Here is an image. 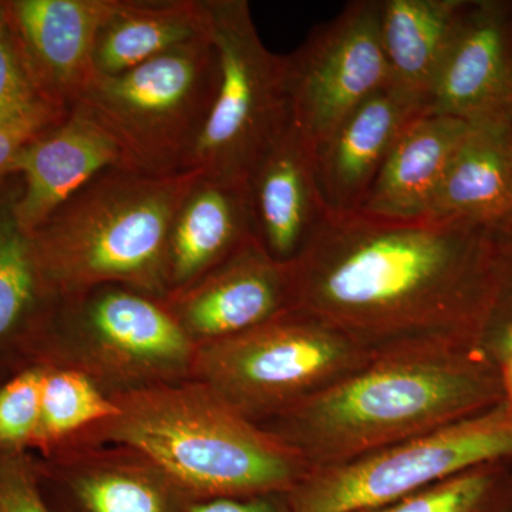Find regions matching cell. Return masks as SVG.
<instances>
[{"instance_id":"obj_4","label":"cell","mask_w":512,"mask_h":512,"mask_svg":"<svg viewBox=\"0 0 512 512\" xmlns=\"http://www.w3.org/2000/svg\"><path fill=\"white\" fill-rule=\"evenodd\" d=\"M201 171L146 175L109 168L32 232L43 284L63 299L101 285L167 298V252L178 208Z\"/></svg>"},{"instance_id":"obj_34","label":"cell","mask_w":512,"mask_h":512,"mask_svg":"<svg viewBox=\"0 0 512 512\" xmlns=\"http://www.w3.org/2000/svg\"><path fill=\"white\" fill-rule=\"evenodd\" d=\"M508 512H512V501H511L510 508H508Z\"/></svg>"},{"instance_id":"obj_11","label":"cell","mask_w":512,"mask_h":512,"mask_svg":"<svg viewBox=\"0 0 512 512\" xmlns=\"http://www.w3.org/2000/svg\"><path fill=\"white\" fill-rule=\"evenodd\" d=\"M52 512H187L192 498L137 448L73 443L36 458Z\"/></svg>"},{"instance_id":"obj_16","label":"cell","mask_w":512,"mask_h":512,"mask_svg":"<svg viewBox=\"0 0 512 512\" xmlns=\"http://www.w3.org/2000/svg\"><path fill=\"white\" fill-rule=\"evenodd\" d=\"M245 185L256 242L289 264L329 212L316 177L315 143L291 123Z\"/></svg>"},{"instance_id":"obj_30","label":"cell","mask_w":512,"mask_h":512,"mask_svg":"<svg viewBox=\"0 0 512 512\" xmlns=\"http://www.w3.org/2000/svg\"><path fill=\"white\" fill-rule=\"evenodd\" d=\"M69 113H43L30 119L0 126V177L8 175L13 161L33 138L55 126Z\"/></svg>"},{"instance_id":"obj_2","label":"cell","mask_w":512,"mask_h":512,"mask_svg":"<svg viewBox=\"0 0 512 512\" xmlns=\"http://www.w3.org/2000/svg\"><path fill=\"white\" fill-rule=\"evenodd\" d=\"M495 367L470 346L377 357L258 424L313 468L336 466L503 403Z\"/></svg>"},{"instance_id":"obj_22","label":"cell","mask_w":512,"mask_h":512,"mask_svg":"<svg viewBox=\"0 0 512 512\" xmlns=\"http://www.w3.org/2000/svg\"><path fill=\"white\" fill-rule=\"evenodd\" d=\"M208 0H114L94 47L97 76H114L211 35Z\"/></svg>"},{"instance_id":"obj_19","label":"cell","mask_w":512,"mask_h":512,"mask_svg":"<svg viewBox=\"0 0 512 512\" xmlns=\"http://www.w3.org/2000/svg\"><path fill=\"white\" fill-rule=\"evenodd\" d=\"M510 107L468 120L426 218L493 228L512 221Z\"/></svg>"},{"instance_id":"obj_27","label":"cell","mask_w":512,"mask_h":512,"mask_svg":"<svg viewBox=\"0 0 512 512\" xmlns=\"http://www.w3.org/2000/svg\"><path fill=\"white\" fill-rule=\"evenodd\" d=\"M53 111L69 113L46 99L6 16L0 26V126Z\"/></svg>"},{"instance_id":"obj_5","label":"cell","mask_w":512,"mask_h":512,"mask_svg":"<svg viewBox=\"0 0 512 512\" xmlns=\"http://www.w3.org/2000/svg\"><path fill=\"white\" fill-rule=\"evenodd\" d=\"M195 355L161 299L111 284L57 301L35 365L82 373L114 399L191 380Z\"/></svg>"},{"instance_id":"obj_28","label":"cell","mask_w":512,"mask_h":512,"mask_svg":"<svg viewBox=\"0 0 512 512\" xmlns=\"http://www.w3.org/2000/svg\"><path fill=\"white\" fill-rule=\"evenodd\" d=\"M45 366L23 367L0 380V450L29 451L35 444Z\"/></svg>"},{"instance_id":"obj_15","label":"cell","mask_w":512,"mask_h":512,"mask_svg":"<svg viewBox=\"0 0 512 512\" xmlns=\"http://www.w3.org/2000/svg\"><path fill=\"white\" fill-rule=\"evenodd\" d=\"M426 101L396 84L367 97L315 144L316 177L329 212L359 211L404 127Z\"/></svg>"},{"instance_id":"obj_10","label":"cell","mask_w":512,"mask_h":512,"mask_svg":"<svg viewBox=\"0 0 512 512\" xmlns=\"http://www.w3.org/2000/svg\"><path fill=\"white\" fill-rule=\"evenodd\" d=\"M292 124L319 143L367 97L392 84L379 0H355L285 56Z\"/></svg>"},{"instance_id":"obj_20","label":"cell","mask_w":512,"mask_h":512,"mask_svg":"<svg viewBox=\"0 0 512 512\" xmlns=\"http://www.w3.org/2000/svg\"><path fill=\"white\" fill-rule=\"evenodd\" d=\"M468 121L423 113L410 121L359 211L394 220L426 218Z\"/></svg>"},{"instance_id":"obj_32","label":"cell","mask_w":512,"mask_h":512,"mask_svg":"<svg viewBox=\"0 0 512 512\" xmlns=\"http://www.w3.org/2000/svg\"><path fill=\"white\" fill-rule=\"evenodd\" d=\"M6 20V5H3V3H0V26L5 23Z\"/></svg>"},{"instance_id":"obj_1","label":"cell","mask_w":512,"mask_h":512,"mask_svg":"<svg viewBox=\"0 0 512 512\" xmlns=\"http://www.w3.org/2000/svg\"><path fill=\"white\" fill-rule=\"evenodd\" d=\"M491 234L468 221L328 212L288 264L292 309L338 329L372 359L474 348Z\"/></svg>"},{"instance_id":"obj_9","label":"cell","mask_w":512,"mask_h":512,"mask_svg":"<svg viewBox=\"0 0 512 512\" xmlns=\"http://www.w3.org/2000/svg\"><path fill=\"white\" fill-rule=\"evenodd\" d=\"M501 460H512V404L507 400L376 453L313 468L288 500L292 512L369 510Z\"/></svg>"},{"instance_id":"obj_33","label":"cell","mask_w":512,"mask_h":512,"mask_svg":"<svg viewBox=\"0 0 512 512\" xmlns=\"http://www.w3.org/2000/svg\"><path fill=\"white\" fill-rule=\"evenodd\" d=\"M508 127H510V141H511V150H512V104L510 107V114H508Z\"/></svg>"},{"instance_id":"obj_13","label":"cell","mask_w":512,"mask_h":512,"mask_svg":"<svg viewBox=\"0 0 512 512\" xmlns=\"http://www.w3.org/2000/svg\"><path fill=\"white\" fill-rule=\"evenodd\" d=\"M512 104V2L468 0L427 113L474 120Z\"/></svg>"},{"instance_id":"obj_24","label":"cell","mask_w":512,"mask_h":512,"mask_svg":"<svg viewBox=\"0 0 512 512\" xmlns=\"http://www.w3.org/2000/svg\"><path fill=\"white\" fill-rule=\"evenodd\" d=\"M43 366L42 404L33 448L47 456L116 416L119 407L82 373Z\"/></svg>"},{"instance_id":"obj_7","label":"cell","mask_w":512,"mask_h":512,"mask_svg":"<svg viewBox=\"0 0 512 512\" xmlns=\"http://www.w3.org/2000/svg\"><path fill=\"white\" fill-rule=\"evenodd\" d=\"M370 360L338 329L289 309L241 335L197 348L192 380L262 424L325 392Z\"/></svg>"},{"instance_id":"obj_8","label":"cell","mask_w":512,"mask_h":512,"mask_svg":"<svg viewBox=\"0 0 512 512\" xmlns=\"http://www.w3.org/2000/svg\"><path fill=\"white\" fill-rule=\"evenodd\" d=\"M220 80L190 170L247 183L291 126L285 56L266 49L247 0H208Z\"/></svg>"},{"instance_id":"obj_21","label":"cell","mask_w":512,"mask_h":512,"mask_svg":"<svg viewBox=\"0 0 512 512\" xmlns=\"http://www.w3.org/2000/svg\"><path fill=\"white\" fill-rule=\"evenodd\" d=\"M19 197L0 202V366L16 373L35 365V353L57 299L37 265L32 234L19 224Z\"/></svg>"},{"instance_id":"obj_23","label":"cell","mask_w":512,"mask_h":512,"mask_svg":"<svg viewBox=\"0 0 512 512\" xmlns=\"http://www.w3.org/2000/svg\"><path fill=\"white\" fill-rule=\"evenodd\" d=\"M468 0H379L380 40L392 83L429 101Z\"/></svg>"},{"instance_id":"obj_6","label":"cell","mask_w":512,"mask_h":512,"mask_svg":"<svg viewBox=\"0 0 512 512\" xmlns=\"http://www.w3.org/2000/svg\"><path fill=\"white\" fill-rule=\"evenodd\" d=\"M220 80L210 36L126 72L97 76L79 103L116 141L123 170L173 175L190 170ZM73 107V109H74Z\"/></svg>"},{"instance_id":"obj_25","label":"cell","mask_w":512,"mask_h":512,"mask_svg":"<svg viewBox=\"0 0 512 512\" xmlns=\"http://www.w3.org/2000/svg\"><path fill=\"white\" fill-rule=\"evenodd\" d=\"M474 348L495 367L512 404V221L493 228L487 288Z\"/></svg>"},{"instance_id":"obj_26","label":"cell","mask_w":512,"mask_h":512,"mask_svg":"<svg viewBox=\"0 0 512 512\" xmlns=\"http://www.w3.org/2000/svg\"><path fill=\"white\" fill-rule=\"evenodd\" d=\"M512 460L481 464L393 501L357 512H508Z\"/></svg>"},{"instance_id":"obj_17","label":"cell","mask_w":512,"mask_h":512,"mask_svg":"<svg viewBox=\"0 0 512 512\" xmlns=\"http://www.w3.org/2000/svg\"><path fill=\"white\" fill-rule=\"evenodd\" d=\"M121 165L116 141L74 107L62 121L33 138L10 167L9 174L23 177L15 205L19 224L32 234L93 178Z\"/></svg>"},{"instance_id":"obj_14","label":"cell","mask_w":512,"mask_h":512,"mask_svg":"<svg viewBox=\"0 0 512 512\" xmlns=\"http://www.w3.org/2000/svg\"><path fill=\"white\" fill-rule=\"evenodd\" d=\"M114 0H18L6 16L50 103L70 111L92 86L94 47Z\"/></svg>"},{"instance_id":"obj_3","label":"cell","mask_w":512,"mask_h":512,"mask_svg":"<svg viewBox=\"0 0 512 512\" xmlns=\"http://www.w3.org/2000/svg\"><path fill=\"white\" fill-rule=\"evenodd\" d=\"M113 400L119 413L69 444L137 448L192 501L289 494L312 471L301 454L197 380Z\"/></svg>"},{"instance_id":"obj_29","label":"cell","mask_w":512,"mask_h":512,"mask_svg":"<svg viewBox=\"0 0 512 512\" xmlns=\"http://www.w3.org/2000/svg\"><path fill=\"white\" fill-rule=\"evenodd\" d=\"M0 512H52L29 451L0 450Z\"/></svg>"},{"instance_id":"obj_31","label":"cell","mask_w":512,"mask_h":512,"mask_svg":"<svg viewBox=\"0 0 512 512\" xmlns=\"http://www.w3.org/2000/svg\"><path fill=\"white\" fill-rule=\"evenodd\" d=\"M187 512H292L288 494L194 501Z\"/></svg>"},{"instance_id":"obj_18","label":"cell","mask_w":512,"mask_h":512,"mask_svg":"<svg viewBox=\"0 0 512 512\" xmlns=\"http://www.w3.org/2000/svg\"><path fill=\"white\" fill-rule=\"evenodd\" d=\"M252 241L256 239L247 185L201 174L178 208L171 227L168 295L210 274Z\"/></svg>"},{"instance_id":"obj_12","label":"cell","mask_w":512,"mask_h":512,"mask_svg":"<svg viewBox=\"0 0 512 512\" xmlns=\"http://www.w3.org/2000/svg\"><path fill=\"white\" fill-rule=\"evenodd\" d=\"M197 348L241 335L292 309L288 264L249 242L197 282L163 299Z\"/></svg>"}]
</instances>
